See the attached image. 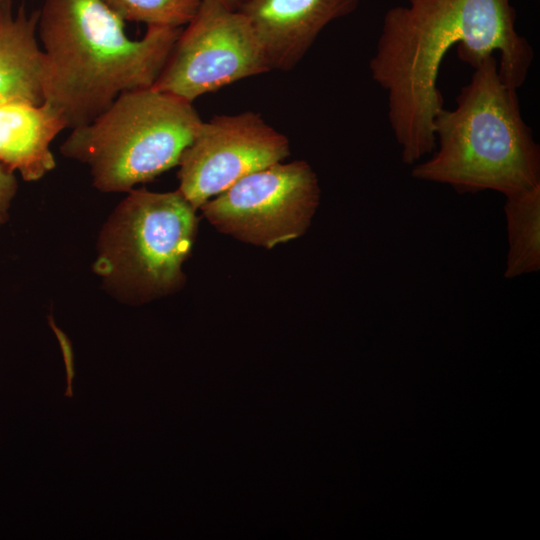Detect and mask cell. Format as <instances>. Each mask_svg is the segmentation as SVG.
<instances>
[{"label":"cell","instance_id":"1","mask_svg":"<svg viewBox=\"0 0 540 540\" xmlns=\"http://www.w3.org/2000/svg\"><path fill=\"white\" fill-rule=\"evenodd\" d=\"M515 24L511 0H408L386 11L369 70L387 93L403 163L414 165L436 147L433 121L444 108L437 78L454 46L472 68L499 53L500 77L516 89L524 84L534 50Z\"/></svg>","mask_w":540,"mask_h":540},{"label":"cell","instance_id":"2","mask_svg":"<svg viewBox=\"0 0 540 540\" xmlns=\"http://www.w3.org/2000/svg\"><path fill=\"white\" fill-rule=\"evenodd\" d=\"M180 32L148 26L135 40L102 0H43L37 28L43 102L67 128L88 124L120 94L152 87Z\"/></svg>","mask_w":540,"mask_h":540},{"label":"cell","instance_id":"3","mask_svg":"<svg viewBox=\"0 0 540 540\" xmlns=\"http://www.w3.org/2000/svg\"><path fill=\"white\" fill-rule=\"evenodd\" d=\"M462 87L452 110L434 118L436 147L414 164L415 179L456 192L492 190L505 197L540 184V147L524 121L517 89L499 75L494 55Z\"/></svg>","mask_w":540,"mask_h":540},{"label":"cell","instance_id":"4","mask_svg":"<svg viewBox=\"0 0 540 540\" xmlns=\"http://www.w3.org/2000/svg\"><path fill=\"white\" fill-rule=\"evenodd\" d=\"M202 122L189 101L153 87L131 90L72 129L61 152L88 165L100 191H129L178 165Z\"/></svg>","mask_w":540,"mask_h":540},{"label":"cell","instance_id":"5","mask_svg":"<svg viewBox=\"0 0 540 540\" xmlns=\"http://www.w3.org/2000/svg\"><path fill=\"white\" fill-rule=\"evenodd\" d=\"M195 211L179 190H129L100 232L94 272L134 302L175 292L185 281L182 266L197 232Z\"/></svg>","mask_w":540,"mask_h":540},{"label":"cell","instance_id":"6","mask_svg":"<svg viewBox=\"0 0 540 540\" xmlns=\"http://www.w3.org/2000/svg\"><path fill=\"white\" fill-rule=\"evenodd\" d=\"M320 203L316 173L303 160L255 171L200 209L218 231L272 249L302 236Z\"/></svg>","mask_w":540,"mask_h":540},{"label":"cell","instance_id":"7","mask_svg":"<svg viewBox=\"0 0 540 540\" xmlns=\"http://www.w3.org/2000/svg\"><path fill=\"white\" fill-rule=\"evenodd\" d=\"M271 71L248 19L218 0H201L153 88L186 101Z\"/></svg>","mask_w":540,"mask_h":540},{"label":"cell","instance_id":"8","mask_svg":"<svg viewBox=\"0 0 540 540\" xmlns=\"http://www.w3.org/2000/svg\"><path fill=\"white\" fill-rule=\"evenodd\" d=\"M288 138L256 112L215 115L202 122L179 160V188L197 210L241 178L282 162Z\"/></svg>","mask_w":540,"mask_h":540},{"label":"cell","instance_id":"9","mask_svg":"<svg viewBox=\"0 0 540 540\" xmlns=\"http://www.w3.org/2000/svg\"><path fill=\"white\" fill-rule=\"evenodd\" d=\"M360 0H244L270 70L290 71L331 22L353 13Z\"/></svg>","mask_w":540,"mask_h":540},{"label":"cell","instance_id":"10","mask_svg":"<svg viewBox=\"0 0 540 540\" xmlns=\"http://www.w3.org/2000/svg\"><path fill=\"white\" fill-rule=\"evenodd\" d=\"M66 128L45 102L0 104V163L25 181L41 179L56 164L50 144Z\"/></svg>","mask_w":540,"mask_h":540},{"label":"cell","instance_id":"11","mask_svg":"<svg viewBox=\"0 0 540 540\" xmlns=\"http://www.w3.org/2000/svg\"><path fill=\"white\" fill-rule=\"evenodd\" d=\"M39 10L28 13L12 0L0 3V104L43 103Z\"/></svg>","mask_w":540,"mask_h":540},{"label":"cell","instance_id":"12","mask_svg":"<svg viewBox=\"0 0 540 540\" xmlns=\"http://www.w3.org/2000/svg\"><path fill=\"white\" fill-rule=\"evenodd\" d=\"M508 252L504 276L516 278L540 270V184L505 197Z\"/></svg>","mask_w":540,"mask_h":540},{"label":"cell","instance_id":"13","mask_svg":"<svg viewBox=\"0 0 540 540\" xmlns=\"http://www.w3.org/2000/svg\"><path fill=\"white\" fill-rule=\"evenodd\" d=\"M122 20L147 26L181 28L195 16L201 0H102Z\"/></svg>","mask_w":540,"mask_h":540},{"label":"cell","instance_id":"14","mask_svg":"<svg viewBox=\"0 0 540 540\" xmlns=\"http://www.w3.org/2000/svg\"><path fill=\"white\" fill-rule=\"evenodd\" d=\"M48 323L56 334V337L59 341L60 348L63 354V360L65 364V369H66V384H67L66 390L64 392V396L72 398L73 397L72 381L76 375L75 363H74V352H73L72 344L69 338L67 337V335L55 325L51 315L48 316Z\"/></svg>","mask_w":540,"mask_h":540},{"label":"cell","instance_id":"15","mask_svg":"<svg viewBox=\"0 0 540 540\" xmlns=\"http://www.w3.org/2000/svg\"><path fill=\"white\" fill-rule=\"evenodd\" d=\"M17 191L14 172L0 163V226L8 219V210Z\"/></svg>","mask_w":540,"mask_h":540},{"label":"cell","instance_id":"16","mask_svg":"<svg viewBox=\"0 0 540 540\" xmlns=\"http://www.w3.org/2000/svg\"><path fill=\"white\" fill-rule=\"evenodd\" d=\"M230 10H239L244 0H218Z\"/></svg>","mask_w":540,"mask_h":540},{"label":"cell","instance_id":"17","mask_svg":"<svg viewBox=\"0 0 540 540\" xmlns=\"http://www.w3.org/2000/svg\"><path fill=\"white\" fill-rule=\"evenodd\" d=\"M3 0H0V3L2 2Z\"/></svg>","mask_w":540,"mask_h":540}]
</instances>
